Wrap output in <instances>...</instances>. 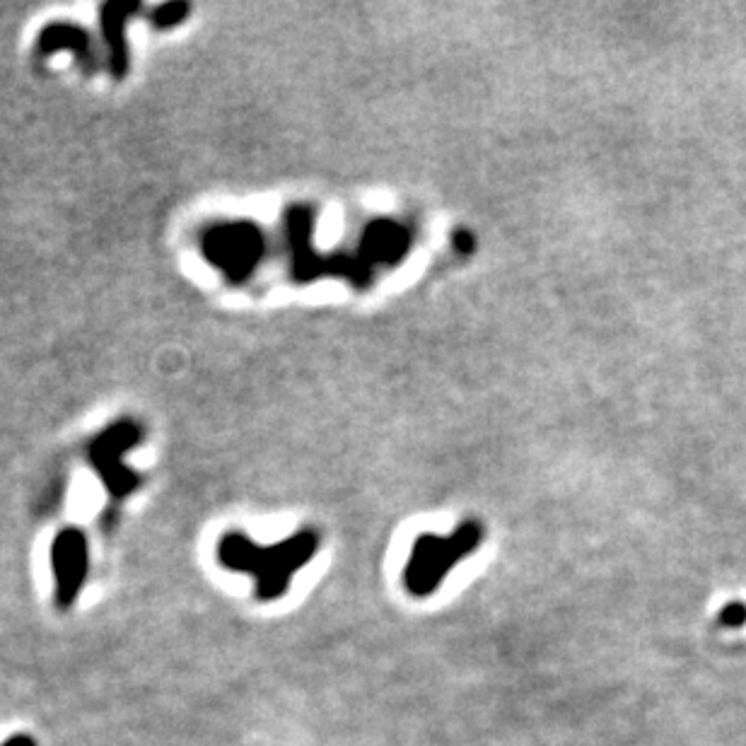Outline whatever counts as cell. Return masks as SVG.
<instances>
[{
	"label": "cell",
	"instance_id": "1",
	"mask_svg": "<svg viewBox=\"0 0 746 746\" xmlns=\"http://www.w3.org/2000/svg\"><path fill=\"white\" fill-rule=\"evenodd\" d=\"M319 539L314 532H300L276 546L261 549L244 534H225L218 546V558L225 568L247 573L256 580L259 602H276L290 590L293 575L317 551Z\"/></svg>",
	"mask_w": 746,
	"mask_h": 746
},
{
	"label": "cell",
	"instance_id": "2",
	"mask_svg": "<svg viewBox=\"0 0 746 746\" xmlns=\"http://www.w3.org/2000/svg\"><path fill=\"white\" fill-rule=\"evenodd\" d=\"M206 259L223 268L230 281L242 283L254 273V266L264 256V237L254 225L232 223L220 225L206 232L203 237Z\"/></svg>",
	"mask_w": 746,
	"mask_h": 746
},
{
	"label": "cell",
	"instance_id": "3",
	"mask_svg": "<svg viewBox=\"0 0 746 746\" xmlns=\"http://www.w3.org/2000/svg\"><path fill=\"white\" fill-rule=\"evenodd\" d=\"M138 437H141L138 425L124 421L104 430L92 442V464L97 466L99 476L107 483L109 491L119 495V498L121 495H128L138 486V476L133 471H128L124 462H121V454L136 447Z\"/></svg>",
	"mask_w": 746,
	"mask_h": 746
},
{
	"label": "cell",
	"instance_id": "4",
	"mask_svg": "<svg viewBox=\"0 0 746 746\" xmlns=\"http://www.w3.org/2000/svg\"><path fill=\"white\" fill-rule=\"evenodd\" d=\"M51 568L56 580V606L68 609L75 604L87 578V541L78 529H66L51 546Z\"/></svg>",
	"mask_w": 746,
	"mask_h": 746
},
{
	"label": "cell",
	"instance_id": "5",
	"mask_svg": "<svg viewBox=\"0 0 746 746\" xmlns=\"http://www.w3.org/2000/svg\"><path fill=\"white\" fill-rule=\"evenodd\" d=\"M459 553H464V546H459L457 539L440 541L433 539V536L418 539L409 568H406V587L418 597L430 594L445 578V573L450 570Z\"/></svg>",
	"mask_w": 746,
	"mask_h": 746
},
{
	"label": "cell",
	"instance_id": "6",
	"mask_svg": "<svg viewBox=\"0 0 746 746\" xmlns=\"http://www.w3.org/2000/svg\"><path fill=\"white\" fill-rule=\"evenodd\" d=\"M138 5L133 3H109L102 10V27L109 46V63L112 71L119 75L126 73V44H124V22L131 13H136Z\"/></svg>",
	"mask_w": 746,
	"mask_h": 746
},
{
	"label": "cell",
	"instance_id": "7",
	"mask_svg": "<svg viewBox=\"0 0 746 746\" xmlns=\"http://www.w3.org/2000/svg\"><path fill=\"white\" fill-rule=\"evenodd\" d=\"M61 49H71L78 56L87 58L90 56V49H87V34L80 27H73V25L46 27L42 32V39H39V51L46 56Z\"/></svg>",
	"mask_w": 746,
	"mask_h": 746
},
{
	"label": "cell",
	"instance_id": "8",
	"mask_svg": "<svg viewBox=\"0 0 746 746\" xmlns=\"http://www.w3.org/2000/svg\"><path fill=\"white\" fill-rule=\"evenodd\" d=\"M186 13H189V5H186V3L160 5V8H157L155 15H153V25L160 27V29L174 27L184 20Z\"/></svg>",
	"mask_w": 746,
	"mask_h": 746
}]
</instances>
